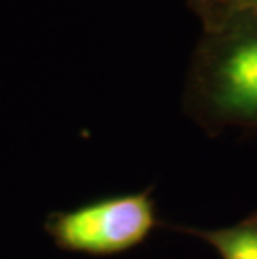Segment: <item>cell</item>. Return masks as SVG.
<instances>
[{"instance_id": "cell-3", "label": "cell", "mask_w": 257, "mask_h": 259, "mask_svg": "<svg viewBox=\"0 0 257 259\" xmlns=\"http://www.w3.org/2000/svg\"><path fill=\"white\" fill-rule=\"evenodd\" d=\"M174 229L209 242L222 259H257V212L227 228L200 229L174 226Z\"/></svg>"}, {"instance_id": "cell-2", "label": "cell", "mask_w": 257, "mask_h": 259, "mask_svg": "<svg viewBox=\"0 0 257 259\" xmlns=\"http://www.w3.org/2000/svg\"><path fill=\"white\" fill-rule=\"evenodd\" d=\"M156 226L154 201L145 191L60 214L52 224V234L70 251L112 254L140 244Z\"/></svg>"}, {"instance_id": "cell-1", "label": "cell", "mask_w": 257, "mask_h": 259, "mask_svg": "<svg viewBox=\"0 0 257 259\" xmlns=\"http://www.w3.org/2000/svg\"><path fill=\"white\" fill-rule=\"evenodd\" d=\"M185 111L202 129H257V10L204 27L192 54Z\"/></svg>"}, {"instance_id": "cell-4", "label": "cell", "mask_w": 257, "mask_h": 259, "mask_svg": "<svg viewBox=\"0 0 257 259\" xmlns=\"http://www.w3.org/2000/svg\"><path fill=\"white\" fill-rule=\"evenodd\" d=\"M257 10V0H205L199 15L204 27L240 12H254Z\"/></svg>"}, {"instance_id": "cell-5", "label": "cell", "mask_w": 257, "mask_h": 259, "mask_svg": "<svg viewBox=\"0 0 257 259\" xmlns=\"http://www.w3.org/2000/svg\"><path fill=\"white\" fill-rule=\"evenodd\" d=\"M205 0H190V4H192V7L195 9V12H199L202 9V5H204Z\"/></svg>"}]
</instances>
